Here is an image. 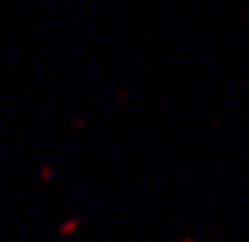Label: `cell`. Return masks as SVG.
Masks as SVG:
<instances>
[{"instance_id": "obj_1", "label": "cell", "mask_w": 249, "mask_h": 242, "mask_svg": "<svg viewBox=\"0 0 249 242\" xmlns=\"http://www.w3.org/2000/svg\"><path fill=\"white\" fill-rule=\"evenodd\" d=\"M78 229H81V219H68V222H61L57 236H61V239H71V236H74Z\"/></svg>"}, {"instance_id": "obj_3", "label": "cell", "mask_w": 249, "mask_h": 242, "mask_svg": "<svg viewBox=\"0 0 249 242\" xmlns=\"http://www.w3.org/2000/svg\"><path fill=\"white\" fill-rule=\"evenodd\" d=\"M182 242H196V239H182Z\"/></svg>"}, {"instance_id": "obj_2", "label": "cell", "mask_w": 249, "mask_h": 242, "mask_svg": "<svg viewBox=\"0 0 249 242\" xmlns=\"http://www.w3.org/2000/svg\"><path fill=\"white\" fill-rule=\"evenodd\" d=\"M41 178H44V182H51V178H54V168H51V165H44V168H41Z\"/></svg>"}]
</instances>
